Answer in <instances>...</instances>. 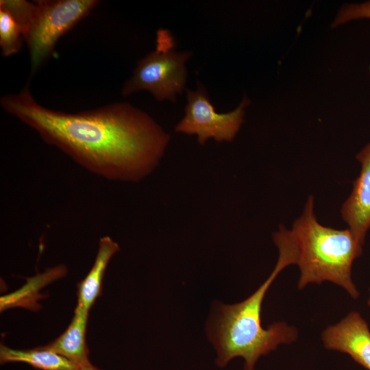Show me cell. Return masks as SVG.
<instances>
[{
  "label": "cell",
  "mask_w": 370,
  "mask_h": 370,
  "mask_svg": "<svg viewBox=\"0 0 370 370\" xmlns=\"http://www.w3.org/2000/svg\"><path fill=\"white\" fill-rule=\"evenodd\" d=\"M279 250L277 264L269 277L245 300L232 305H218L208 333L217 353V365L224 367L233 358L242 357L244 370H254L259 358L289 344L297 338L295 328L284 322L273 323L264 329L261 324L262 304L276 276L287 266L296 264L295 243L284 227L273 235Z\"/></svg>",
  "instance_id": "7a4b0ae2"
},
{
  "label": "cell",
  "mask_w": 370,
  "mask_h": 370,
  "mask_svg": "<svg viewBox=\"0 0 370 370\" xmlns=\"http://www.w3.org/2000/svg\"><path fill=\"white\" fill-rule=\"evenodd\" d=\"M0 360L7 362H23L42 370H77L70 360L45 346L34 349L16 350L5 345L0 347Z\"/></svg>",
  "instance_id": "8fae6325"
},
{
  "label": "cell",
  "mask_w": 370,
  "mask_h": 370,
  "mask_svg": "<svg viewBox=\"0 0 370 370\" xmlns=\"http://www.w3.org/2000/svg\"><path fill=\"white\" fill-rule=\"evenodd\" d=\"M1 107L88 171L111 180L137 182L157 165L169 135L127 103L69 113L49 109L28 86L1 97Z\"/></svg>",
  "instance_id": "6da1fadb"
},
{
  "label": "cell",
  "mask_w": 370,
  "mask_h": 370,
  "mask_svg": "<svg viewBox=\"0 0 370 370\" xmlns=\"http://www.w3.org/2000/svg\"><path fill=\"white\" fill-rule=\"evenodd\" d=\"M95 0H40L24 33L32 71L53 52L58 39L86 17L98 3Z\"/></svg>",
  "instance_id": "5b68a950"
},
{
  "label": "cell",
  "mask_w": 370,
  "mask_h": 370,
  "mask_svg": "<svg viewBox=\"0 0 370 370\" xmlns=\"http://www.w3.org/2000/svg\"><path fill=\"white\" fill-rule=\"evenodd\" d=\"M322 341L326 349L346 353L370 370V330L358 312H351L340 322L327 328Z\"/></svg>",
  "instance_id": "52a82bcc"
},
{
  "label": "cell",
  "mask_w": 370,
  "mask_h": 370,
  "mask_svg": "<svg viewBox=\"0 0 370 370\" xmlns=\"http://www.w3.org/2000/svg\"><path fill=\"white\" fill-rule=\"evenodd\" d=\"M186 93L185 116L175 127V132L197 134L200 144L211 137L218 142L232 141L244 121L245 110L251 103L250 99L245 96L234 110L220 114L215 111L201 83L196 90L187 89Z\"/></svg>",
  "instance_id": "8992f818"
},
{
  "label": "cell",
  "mask_w": 370,
  "mask_h": 370,
  "mask_svg": "<svg viewBox=\"0 0 370 370\" xmlns=\"http://www.w3.org/2000/svg\"><path fill=\"white\" fill-rule=\"evenodd\" d=\"M175 40L166 29L157 32L156 47L139 60L132 77L123 85L121 93L127 97L140 90L149 91L156 100L176 101L185 88L186 60L190 51L174 49Z\"/></svg>",
  "instance_id": "277c9868"
},
{
  "label": "cell",
  "mask_w": 370,
  "mask_h": 370,
  "mask_svg": "<svg viewBox=\"0 0 370 370\" xmlns=\"http://www.w3.org/2000/svg\"><path fill=\"white\" fill-rule=\"evenodd\" d=\"M356 158L361 164L360 173L341 213L357 241L363 246L370 228V141Z\"/></svg>",
  "instance_id": "ba28073f"
},
{
  "label": "cell",
  "mask_w": 370,
  "mask_h": 370,
  "mask_svg": "<svg viewBox=\"0 0 370 370\" xmlns=\"http://www.w3.org/2000/svg\"><path fill=\"white\" fill-rule=\"evenodd\" d=\"M66 267L61 265L48 269L42 274L29 278L27 283L18 291L1 297V311L11 307H34L40 288L48 283L61 278L66 273Z\"/></svg>",
  "instance_id": "7c38bea8"
},
{
  "label": "cell",
  "mask_w": 370,
  "mask_h": 370,
  "mask_svg": "<svg viewBox=\"0 0 370 370\" xmlns=\"http://www.w3.org/2000/svg\"><path fill=\"white\" fill-rule=\"evenodd\" d=\"M77 370H99V369L92 366L90 363H89L86 365L78 367Z\"/></svg>",
  "instance_id": "9a60e30c"
},
{
  "label": "cell",
  "mask_w": 370,
  "mask_h": 370,
  "mask_svg": "<svg viewBox=\"0 0 370 370\" xmlns=\"http://www.w3.org/2000/svg\"><path fill=\"white\" fill-rule=\"evenodd\" d=\"M119 250L118 243L110 236H105L99 239L95 262L87 275L78 285V304L86 310L89 311L96 299L100 295L107 266L112 257Z\"/></svg>",
  "instance_id": "30bf717a"
},
{
  "label": "cell",
  "mask_w": 370,
  "mask_h": 370,
  "mask_svg": "<svg viewBox=\"0 0 370 370\" xmlns=\"http://www.w3.org/2000/svg\"><path fill=\"white\" fill-rule=\"evenodd\" d=\"M369 292H370V289H369ZM368 305L370 306V297H369V301H368Z\"/></svg>",
  "instance_id": "2e32d148"
},
{
  "label": "cell",
  "mask_w": 370,
  "mask_h": 370,
  "mask_svg": "<svg viewBox=\"0 0 370 370\" xmlns=\"http://www.w3.org/2000/svg\"><path fill=\"white\" fill-rule=\"evenodd\" d=\"M289 231L300 270L299 289L309 283L330 281L345 288L352 298L359 296L352 280V267L361 256L362 246L349 228L336 230L320 224L314 213V198L309 196L302 214Z\"/></svg>",
  "instance_id": "3957f363"
},
{
  "label": "cell",
  "mask_w": 370,
  "mask_h": 370,
  "mask_svg": "<svg viewBox=\"0 0 370 370\" xmlns=\"http://www.w3.org/2000/svg\"><path fill=\"white\" fill-rule=\"evenodd\" d=\"M359 19H370V1L343 4L332 21L330 27L334 29L348 22Z\"/></svg>",
  "instance_id": "5bb4252c"
},
{
  "label": "cell",
  "mask_w": 370,
  "mask_h": 370,
  "mask_svg": "<svg viewBox=\"0 0 370 370\" xmlns=\"http://www.w3.org/2000/svg\"><path fill=\"white\" fill-rule=\"evenodd\" d=\"M24 40L23 30L10 12L0 5V47L8 57L20 51Z\"/></svg>",
  "instance_id": "4fadbf2b"
},
{
  "label": "cell",
  "mask_w": 370,
  "mask_h": 370,
  "mask_svg": "<svg viewBox=\"0 0 370 370\" xmlns=\"http://www.w3.org/2000/svg\"><path fill=\"white\" fill-rule=\"evenodd\" d=\"M88 311L77 304L73 319L65 332L47 348L75 364L77 368L90 363L86 342Z\"/></svg>",
  "instance_id": "9c48e42d"
}]
</instances>
